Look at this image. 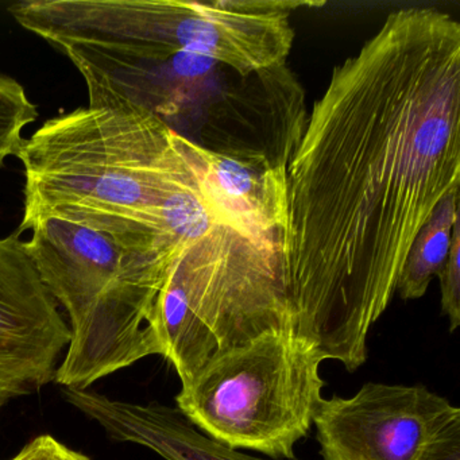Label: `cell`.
<instances>
[{"label": "cell", "mask_w": 460, "mask_h": 460, "mask_svg": "<svg viewBox=\"0 0 460 460\" xmlns=\"http://www.w3.org/2000/svg\"><path fill=\"white\" fill-rule=\"evenodd\" d=\"M459 184V22L390 13L333 69L288 165L279 254L293 333L360 367L417 234Z\"/></svg>", "instance_id": "1"}, {"label": "cell", "mask_w": 460, "mask_h": 460, "mask_svg": "<svg viewBox=\"0 0 460 460\" xmlns=\"http://www.w3.org/2000/svg\"><path fill=\"white\" fill-rule=\"evenodd\" d=\"M21 230L63 220L137 243L184 246L217 225L187 138L130 104L83 107L23 141Z\"/></svg>", "instance_id": "2"}, {"label": "cell", "mask_w": 460, "mask_h": 460, "mask_svg": "<svg viewBox=\"0 0 460 460\" xmlns=\"http://www.w3.org/2000/svg\"><path fill=\"white\" fill-rule=\"evenodd\" d=\"M28 231L40 277L66 312L71 330L56 384L90 389L144 358L163 355L155 305L182 246L122 241L56 219Z\"/></svg>", "instance_id": "3"}, {"label": "cell", "mask_w": 460, "mask_h": 460, "mask_svg": "<svg viewBox=\"0 0 460 460\" xmlns=\"http://www.w3.org/2000/svg\"><path fill=\"white\" fill-rule=\"evenodd\" d=\"M323 357L289 332H265L215 352L181 385L177 409L207 436L274 460L296 459L323 401Z\"/></svg>", "instance_id": "4"}, {"label": "cell", "mask_w": 460, "mask_h": 460, "mask_svg": "<svg viewBox=\"0 0 460 460\" xmlns=\"http://www.w3.org/2000/svg\"><path fill=\"white\" fill-rule=\"evenodd\" d=\"M111 20L139 36L227 66L247 79L287 64L290 18L312 0H98Z\"/></svg>", "instance_id": "5"}, {"label": "cell", "mask_w": 460, "mask_h": 460, "mask_svg": "<svg viewBox=\"0 0 460 460\" xmlns=\"http://www.w3.org/2000/svg\"><path fill=\"white\" fill-rule=\"evenodd\" d=\"M169 277L214 336L217 351L265 332L293 333L279 252L261 249L226 226L184 244Z\"/></svg>", "instance_id": "6"}, {"label": "cell", "mask_w": 460, "mask_h": 460, "mask_svg": "<svg viewBox=\"0 0 460 460\" xmlns=\"http://www.w3.org/2000/svg\"><path fill=\"white\" fill-rule=\"evenodd\" d=\"M460 409L425 386L368 384L349 398H323L314 425L324 460H416Z\"/></svg>", "instance_id": "7"}, {"label": "cell", "mask_w": 460, "mask_h": 460, "mask_svg": "<svg viewBox=\"0 0 460 460\" xmlns=\"http://www.w3.org/2000/svg\"><path fill=\"white\" fill-rule=\"evenodd\" d=\"M71 330L26 242L0 238V402L55 381Z\"/></svg>", "instance_id": "8"}, {"label": "cell", "mask_w": 460, "mask_h": 460, "mask_svg": "<svg viewBox=\"0 0 460 460\" xmlns=\"http://www.w3.org/2000/svg\"><path fill=\"white\" fill-rule=\"evenodd\" d=\"M199 188L215 222L279 252L288 220V165L244 149H207L187 138Z\"/></svg>", "instance_id": "9"}, {"label": "cell", "mask_w": 460, "mask_h": 460, "mask_svg": "<svg viewBox=\"0 0 460 460\" xmlns=\"http://www.w3.org/2000/svg\"><path fill=\"white\" fill-rule=\"evenodd\" d=\"M63 394L111 440L139 444L166 460H274L250 456L214 440L199 432L179 409L163 403L126 402L74 387H64Z\"/></svg>", "instance_id": "10"}, {"label": "cell", "mask_w": 460, "mask_h": 460, "mask_svg": "<svg viewBox=\"0 0 460 460\" xmlns=\"http://www.w3.org/2000/svg\"><path fill=\"white\" fill-rule=\"evenodd\" d=\"M457 220L459 193H455L438 204L409 250L395 289L402 300H417L427 293L433 277L448 258L452 228Z\"/></svg>", "instance_id": "11"}, {"label": "cell", "mask_w": 460, "mask_h": 460, "mask_svg": "<svg viewBox=\"0 0 460 460\" xmlns=\"http://www.w3.org/2000/svg\"><path fill=\"white\" fill-rule=\"evenodd\" d=\"M39 110L25 87L13 77L0 76V165L17 155L22 146V134L36 122Z\"/></svg>", "instance_id": "12"}, {"label": "cell", "mask_w": 460, "mask_h": 460, "mask_svg": "<svg viewBox=\"0 0 460 460\" xmlns=\"http://www.w3.org/2000/svg\"><path fill=\"white\" fill-rule=\"evenodd\" d=\"M440 282L441 312L449 320V331L454 332L460 325V225L452 228L451 249L443 268L438 273Z\"/></svg>", "instance_id": "13"}, {"label": "cell", "mask_w": 460, "mask_h": 460, "mask_svg": "<svg viewBox=\"0 0 460 460\" xmlns=\"http://www.w3.org/2000/svg\"><path fill=\"white\" fill-rule=\"evenodd\" d=\"M416 460H460V413L428 438Z\"/></svg>", "instance_id": "14"}, {"label": "cell", "mask_w": 460, "mask_h": 460, "mask_svg": "<svg viewBox=\"0 0 460 460\" xmlns=\"http://www.w3.org/2000/svg\"><path fill=\"white\" fill-rule=\"evenodd\" d=\"M6 460H93L83 452L58 440L55 436L40 435L31 438L20 452Z\"/></svg>", "instance_id": "15"}, {"label": "cell", "mask_w": 460, "mask_h": 460, "mask_svg": "<svg viewBox=\"0 0 460 460\" xmlns=\"http://www.w3.org/2000/svg\"><path fill=\"white\" fill-rule=\"evenodd\" d=\"M4 403L0 402V409H2V406H4Z\"/></svg>", "instance_id": "16"}]
</instances>
